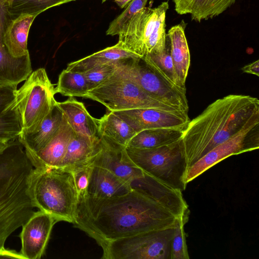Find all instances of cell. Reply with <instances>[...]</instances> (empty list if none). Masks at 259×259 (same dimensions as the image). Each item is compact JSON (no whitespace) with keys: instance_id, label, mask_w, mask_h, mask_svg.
<instances>
[{"instance_id":"1","label":"cell","mask_w":259,"mask_h":259,"mask_svg":"<svg viewBox=\"0 0 259 259\" xmlns=\"http://www.w3.org/2000/svg\"><path fill=\"white\" fill-rule=\"evenodd\" d=\"M177 218L168 209L132 189L108 198L78 197L74 221L99 244L143 232L175 227Z\"/></svg>"},{"instance_id":"2","label":"cell","mask_w":259,"mask_h":259,"mask_svg":"<svg viewBox=\"0 0 259 259\" xmlns=\"http://www.w3.org/2000/svg\"><path fill=\"white\" fill-rule=\"evenodd\" d=\"M258 114L259 100L249 95H229L210 104L189 121L181 137L187 169Z\"/></svg>"},{"instance_id":"3","label":"cell","mask_w":259,"mask_h":259,"mask_svg":"<svg viewBox=\"0 0 259 259\" xmlns=\"http://www.w3.org/2000/svg\"><path fill=\"white\" fill-rule=\"evenodd\" d=\"M34 167L18 138L0 154V249L34 212L30 185Z\"/></svg>"},{"instance_id":"4","label":"cell","mask_w":259,"mask_h":259,"mask_svg":"<svg viewBox=\"0 0 259 259\" xmlns=\"http://www.w3.org/2000/svg\"><path fill=\"white\" fill-rule=\"evenodd\" d=\"M30 191L35 208L57 221L72 223L78 195L70 171L61 168H34Z\"/></svg>"},{"instance_id":"5","label":"cell","mask_w":259,"mask_h":259,"mask_svg":"<svg viewBox=\"0 0 259 259\" xmlns=\"http://www.w3.org/2000/svg\"><path fill=\"white\" fill-rule=\"evenodd\" d=\"M168 2L155 8L144 7L121 26L116 45L141 58L166 48L165 15Z\"/></svg>"},{"instance_id":"6","label":"cell","mask_w":259,"mask_h":259,"mask_svg":"<svg viewBox=\"0 0 259 259\" xmlns=\"http://www.w3.org/2000/svg\"><path fill=\"white\" fill-rule=\"evenodd\" d=\"M132 161L144 172L172 188L185 190L184 177L187 170L181 139L156 148L139 149L126 147Z\"/></svg>"},{"instance_id":"7","label":"cell","mask_w":259,"mask_h":259,"mask_svg":"<svg viewBox=\"0 0 259 259\" xmlns=\"http://www.w3.org/2000/svg\"><path fill=\"white\" fill-rule=\"evenodd\" d=\"M54 85L46 69L32 71L24 83L15 91V100L20 117L21 133L35 131L56 105Z\"/></svg>"},{"instance_id":"8","label":"cell","mask_w":259,"mask_h":259,"mask_svg":"<svg viewBox=\"0 0 259 259\" xmlns=\"http://www.w3.org/2000/svg\"><path fill=\"white\" fill-rule=\"evenodd\" d=\"M85 98L101 103L110 111L142 108L170 112L178 111L148 96L120 72L118 67L110 77L89 91Z\"/></svg>"},{"instance_id":"9","label":"cell","mask_w":259,"mask_h":259,"mask_svg":"<svg viewBox=\"0 0 259 259\" xmlns=\"http://www.w3.org/2000/svg\"><path fill=\"white\" fill-rule=\"evenodd\" d=\"M175 226L103 243L102 258L170 259Z\"/></svg>"},{"instance_id":"10","label":"cell","mask_w":259,"mask_h":259,"mask_svg":"<svg viewBox=\"0 0 259 259\" xmlns=\"http://www.w3.org/2000/svg\"><path fill=\"white\" fill-rule=\"evenodd\" d=\"M118 69L152 98L178 111L188 112L186 89L172 85L153 71L140 57L124 60L117 65Z\"/></svg>"},{"instance_id":"11","label":"cell","mask_w":259,"mask_h":259,"mask_svg":"<svg viewBox=\"0 0 259 259\" xmlns=\"http://www.w3.org/2000/svg\"><path fill=\"white\" fill-rule=\"evenodd\" d=\"M259 114L251 118L236 134L215 147L188 168L186 184L225 158L259 148Z\"/></svg>"},{"instance_id":"12","label":"cell","mask_w":259,"mask_h":259,"mask_svg":"<svg viewBox=\"0 0 259 259\" xmlns=\"http://www.w3.org/2000/svg\"><path fill=\"white\" fill-rule=\"evenodd\" d=\"M136 133L156 128H176L184 131L190 119L187 112H170L142 108L112 111Z\"/></svg>"},{"instance_id":"13","label":"cell","mask_w":259,"mask_h":259,"mask_svg":"<svg viewBox=\"0 0 259 259\" xmlns=\"http://www.w3.org/2000/svg\"><path fill=\"white\" fill-rule=\"evenodd\" d=\"M56 219L40 210L35 211L22 226L20 234L23 259H39L43 255Z\"/></svg>"},{"instance_id":"14","label":"cell","mask_w":259,"mask_h":259,"mask_svg":"<svg viewBox=\"0 0 259 259\" xmlns=\"http://www.w3.org/2000/svg\"><path fill=\"white\" fill-rule=\"evenodd\" d=\"M100 142V151L90 161L92 165L106 169L129 184L144 175L128 156L126 147L103 136Z\"/></svg>"},{"instance_id":"15","label":"cell","mask_w":259,"mask_h":259,"mask_svg":"<svg viewBox=\"0 0 259 259\" xmlns=\"http://www.w3.org/2000/svg\"><path fill=\"white\" fill-rule=\"evenodd\" d=\"M74 132L65 117L59 130L50 141L39 151L27 152L36 169L61 168L68 145Z\"/></svg>"},{"instance_id":"16","label":"cell","mask_w":259,"mask_h":259,"mask_svg":"<svg viewBox=\"0 0 259 259\" xmlns=\"http://www.w3.org/2000/svg\"><path fill=\"white\" fill-rule=\"evenodd\" d=\"M64 116L73 131L84 135L97 142L101 139L99 130V119L90 115L84 104L74 97L57 102Z\"/></svg>"},{"instance_id":"17","label":"cell","mask_w":259,"mask_h":259,"mask_svg":"<svg viewBox=\"0 0 259 259\" xmlns=\"http://www.w3.org/2000/svg\"><path fill=\"white\" fill-rule=\"evenodd\" d=\"M17 89V85L0 86V141L14 140L22 131L15 100Z\"/></svg>"},{"instance_id":"18","label":"cell","mask_w":259,"mask_h":259,"mask_svg":"<svg viewBox=\"0 0 259 259\" xmlns=\"http://www.w3.org/2000/svg\"><path fill=\"white\" fill-rule=\"evenodd\" d=\"M185 24L182 21L172 26L166 34L170 43L175 85L186 89V81L190 65V54L185 34Z\"/></svg>"},{"instance_id":"19","label":"cell","mask_w":259,"mask_h":259,"mask_svg":"<svg viewBox=\"0 0 259 259\" xmlns=\"http://www.w3.org/2000/svg\"><path fill=\"white\" fill-rule=\"evenodd\" d=\"M131 190L130 184L111 171L99 166H92L87 195L108 198L125 194Z\"/></svg>"},{"instance_id":"20","label":"cell","mask_w":259,"mask_h":259,"mask_svg":"<svg viewBox=\"0 0 259 259\" xmlns=\"http://www.w3.org/2000/svg\"><path fill=\"white\" fill-rule=\"evenodd\" d=\"M64 118L62 111L56 103L38 128L31 133H21L18 140L25 151L36 152L41 150L56 134Z\"/></svg>"},{"instance_id":"21","label":"cell","mask_w":259,"mask_h":259,"mask_svg":"<svg viewBox=\"0 0 259 259\" xmlns=\"http://www.w3.org/2000/svg\"><path fill=\"white\" fill-rule=\"evenodd\" d=\"M35 14H24L12 19L4 33V42L11 56L21 58L29 54L27 39Z\"/></svg>"},{"instance_id":"22","label":"cell","mask_w":259,"mask_h":259,"mask_svg":"<svg viewBox=\"0 0 259 259\" xmlns=\"http://www.w3.org/2000/svg\"><path fill=\"white\" fill-rule=\"evenodd\" d=\"M100 149V140L95 142L84 135L74 132L68 145L61 168L70 170L88 163Z\"/></svg>"},{"instance_id":"23","label":"cell","mask_w":259,"mask_h":259,"mask_svg":"<svg viewBox=\"0 0 259 259\" xmlns=\"http://www.w3.org/2000/svg\"><path fill=\"white\" fill-rule=\"evenodd\" d=\"M236 0H184L175 4L179 14H189L192 20L200 22L216 17L231 7Z\"/></svg>"},{"instance_id":"24","label":"cell","mask_w":259,"mask_h":259,"mask_svg":"<svg viewBox=\"0 0 259 259\" xmlns=\"http://www.w3.org/2000/svg\"><path fill=\"white\" fill-rule=\"evenodd\" d=\"M137 57H140L115 45L69 63L66 69L83 73L102 65L117 63L127 59Z\"/></svg>"},{"instance_id":"25","label":"cell","mask_w":259,"mask_h":259,"mask_svg":"<svg viewBox=\"0 0 259 259\" xmlns=\"http://www.w3.org/2000/svg\"><path fill=\"white\" fill-rule=\"evenodd\" d=\"M184 131L176 128H156L137 133L126 147L149 149L167 145L181 139Z\"/></svg>"},{"instance_id":"26","label":"cell","mask_w":259,"mask_h":259,"mask_svg":"<svg viewBox=\"0 0 259 259\" xmlns=\"http://www.w3.org/2000/svg\"><path fill=\"white\" fill-rule=\"evenodd\" d=\"M100 135L126 147L137 134L134 130L113 112L110 111L99 119Z\"/></svg>"},{"instance_id":"27","label":"cell","mask_w":259,"mask_h":259,"mask_svg":"<svg viewBox=\"0 0 259 259\" xmlns=\"http://www.w3.org/2000/svg\"><path fill=\"white\" fill-rule=\"evenodd\" d=\"M88 83L83 73L63 70L60 74L56 93L69 97L86 98L89 92Z\"/></svg>"},{"instance_id":"28","label":"cell","mask_w":259,"mask_h":259,"mask_svg":"<svg viewBox=\"0 0 259 259\" xmlns=\"http://www.w3.org/2000/svg\"><path fill=\"white\" fill-rule=\"evenodd\" d=\"M142 58L146 64L162 79L176 85L170 43L167 34L166 48L164 51L158 53L147 54Z\"/></svg>"},{"instance_id":"29","label":"cell","mask_w":259,"mask_h":259,"mask_svg":"<svg viewBox=\"0 0 259 259\" xmlns=\"http://www.w3.org/2000/svg\"><path fill=\"white\" fill-rule=\"evenodd\" d=\"M65 0H13L8 5L13 19L21 15L39 14L52 7L64 4Z\"/></svg>"},{"instance_id":"30","label":"cell","mask_w":259,"mask_h":259,"mask_svg":"<svg viewBox=\"0 0 259 259\" xmlns=\"http://www.w3.org/2000/svg\"><path fill=\"white\" fill-rule=\"evenodd\" d=\"M189 214L178 219L171 244L170 259H189L184 226L187 223Z\"/></svg>"},{"instance_id":"31","label":"cell","mask_w":259,"mask_h":259,"mask_svg":"<svg viewBox=\"0 0 259 259\" xmlns=\"http://www.w3.org/2000/svg\"><path fill=\"white\" fill-rule=\"evenodd\" d=\"M119 62L102 65L83 72L88 83L89 90L90 91L96 88L110 77L116 71L117 65Z\"/></svg>"},{"instance_id":"32","label":"cell","mask_w":259,"mask_h":259,"mask_svg":"<svg viewBox=\"0 0 259 259\" xmlns=\"http://www.w3.org/2000/svg\"><path fill=\"white\" fill-rule=\"evenodd\" d=\"M92 166L91 162H89L68 170L73 176L78 197L87 194Z\"/></svg>"},{"instance_id":"33","label":"cell","mask_w":259,"mask_h":259,"mask_svg":"<svg viewBox=\"0 0 259 259\" xmlns=\"http://www.w3.org/2000/svg\"><path fill=\"white\" fill-rule=\"evenodd\" d=\"M244 73L252 74L257 76L259 75V60H257L241 68Z\"/></svg>"},{"instance_id":"34","label":"cell","mask_w":259,"mask_h":259,"mask_svg":"<svg viewBox=\"0 0 259 259\" xmlns=\"http://www.w3.org/2000/svg\"><path fill=\"white\" fill-rule=\"evenodd\" d=\"M12 258L23 259L20 252H18L15 250L4 248L0 249V258Z\"/></svg>"},{"instance_id":"35","label":"cell","mask_w":259,"mask_h":259,"mask_svg":"<svg viewBox=\"0 0 259 259\" xmlns=\"http://www.w3.org/2000/svg\"><path fill=\"white\" fill-rule=\"evenodd\" d=\"M120 8H124L132 0H114Z\"/></svg>"},{"instance_id":"36","label":"cell","mask_w":259,"mask_h":259,"mask_svg":"<svg viewBox=\"0 0 259 259\" xmlns=\"http://www.w3.org/2000/svg\"><path fill=\"white\" fill-rule=\"evenodd\" d=\"M9 144V142L0 141V154L6 148Z\"/></svg>"},{"instance_id":"37","label":"cell","mask_w":259,"mask_h":259,"mask_svg":"<svg viewBox=\"0 0 259 259\" xmlns=\"http://www.w3.org/2000/svg\"><path fill=\"white\" fill-rule=\"evenodd\" d=\"M184 0H173L174 2V4H177V3H180L182 1H183Z\"/></svg>"},{"instance_id":"38","label":"cell","mask_w":259,"mask_h":259,"mask_svg":"<svg viewBox=\"0 0 259 259\" xmlns=\"http://www.w3.org/2000/svg\"><path fill=\"white\" fill-rule=\"evenodd\" d=\"M5 1L7 3L8 5H9L13 1V0H5Z\"/></svg>"},{"instance_id":"39","label":"cell","mask_w":259,"mask_h":259,"mask_svg":"<svg viewBox=\"0 0 259 259\" xmlns=\"http://www.w3.org/2000/svg\"><path fill=\"white\" fill-rule=\"evenodd\" d=\"M75 1V0H65L64 4L68 3L69 2H70V1Z\"/></svg>"},{"instance_id":"40","label":"cell","mask_w":259,"mask_h":259,"mask_svg":"<svg viewBox=\"0 0 259 259\" xmlns=\"http://www.w3.org/2000/svg\"><path fill=\"white\" fill-rule=\"evenodd\" d=\"M105 1H106V0H102V2H105Z\"/></svg>"}]
</instances>
